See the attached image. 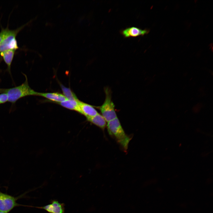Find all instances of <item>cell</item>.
Here are the masks:
<instances>
[{
    "instance_id": "6",
    "label": "cell",
    "mask_w": 213,
    "mask_h": 213,
    "mask_svg": "<svg viewBox=\"0 0 213 213\" xmlns=\"http://www.w3.org/2000/svg\"><path fill=\"white\" fill-rule=\"evenodd\" d=\"M20 29L15 30H10L7 29L3 30L4 36L3 40L0 43V52L9 50L8 47L10 43L13 39L15 38Z\"/></svg>"
},
{
    "instance_id": "15",
    "label": "cell",
    "mask_w": 213,
    "mask_h": 213,
    "mask_svg": "<svg viewBox=\"0 0 213 213\" xmlns=\"http://www.w3.org/2000/svg\"><path fill=\"white\" fill-rule=\"evenodd\" d=\"M4 38V33L2 30L0 33V43L2 41Z\"/></svg>"
},
{
    "instance_id": "8",
    "label": "cell",
    "mask_w": 213,
    "mask_h": 213,
    "mask_svg": "<svg viewBox=\"0 0 213 213\" xmlns=\"http://www.w3.org/2000/svg\"><path fill=\"white\" fill-rule=\"evenodd\" d=\"M79 106V113L84 115L86 118L95 116L99 113L92 105L80 101Z\"/></svg>"
},
{
    "instance_id": "1",
    "label": "cell",
    "mask_w": 213,
    "mask_h": 213,
    "mask_svg": "<svg viewBox=\"0 0 213 213\" xmlns=\"http://www.w3.org/2000/svg\"><path fill=\"white\" fill-rule=\"evenodd\" d=\"M106 127L109 135L113 137L125 151H127L131 138L123 129L117 117L107 122Z\"/></svg>"
},
{
    "instance_id": "13",
    "label": "cell",
    "mask_w": 213,
    "mask_h": 213,
    "mask_svg": "<svg viewBox=\"0 0 213 213\" xmlns=\"http://www.w3.org/2000/svg\"><path fill=\"white\" fill-rule=\"evenodd\" d=\"M60 86L63 95L67 99L71 100H78L76 95L70 88H66L62 85Z\"/></svg>"
},
{
    "instance_id": "10",
    "label": "cell",
    "mask_w": 213,
    "mask_h": 213,
    "mask_svg": "<svg viewBox=\"0 0 213 213\" xmlns=\"http://www.w3.org/2000/svg\"><path fill=\"white\" fill-rule=\"evenodd\" d=\"M87 120L104 130L106 127V122L101 114L98 113L93 117L87 118Z\"/></svg>"
},
{
    "instance_id": "17",
    "label": "cell",
    "mask_w": 213,
    "mask_h": 213,
    "mask_svg": "<svg viewBox=\"0 0 213 213\" xmlns=\"http://www.w3.org/2000/svg\"><path fill=\"white\" fill-rule=\"evenodd\" d=\"M0 92H1V89H0Z\"/></svg>"
},
{
    "instance_id": "2",
    "label": "cell",
    "mask_w": 213,
    "mask_h": 213,
    "mask_svg": "<svg viewBox=\"0 0 213 213\" xmlns=\"http://www.w3.org/2000/svg\"><path fill=\"white\" fill-rule=\"evenodd\" d=\"M25 80L21 85L15 87L6 89H1V92L6 93L8 96V101L15 103L18 100L28 96H38V92L32 89L28 85L27 76Z\"/></svg>"
},
{
    "instance_id": "7",
    "label": "cell",
    "mask_w": 213,
    "mask_h": 213,
    "mask_svg": "<svg viewBox=\"0 0 213 213\" xmlns=\"http://www.w3.org/2000/svg\"><path fill=\"white\" fill-rule=\"evenodd\" d=\"M36 207L44 209L49 213H65L64 204L55 200H51L49 204Z\"/></svg>"
},
{
    "instance_id": "5",
    "label": "cell",
    "mask_w": 213,
    "mask_h": 213,
    "mask_svg": "<svg viewBox=\"0 0 213 213\" xmlns=\"http://www.w3.org/2000/svg\"><path fill=\"white\" fill-rule=\"evenodd\" d=\"M149 32V30L147 29H142L137 27H131L121 30L120 33L124 38H128L143 36Z\"/></svg>"
},
{
    "instance_id": "14",
    "label": "cell",
    "mask_w": 213,
    "mask_h": 213,
    "mask_svg": "<svg viewBox=\"0 0 213 213\" xmlns=\"http://www.w3.org/2000/svg\"><path fill=\"white\" fill-rule=\"evenodd\" d=\"M8 101V96L6 93H4L0 94V104Z\"/></svg>"
},
{
    "instance_id": "16",
    "label": "cell",
    "mask_w": 213,
    "mask_h": 213,
    "mask_svg": "<svg viewBox=\"0 0 213 213\" xmlns=\"http://www.w3.org/2000/svg\"><path fill=\"white\" fill-rule=\"evenodd\" d=\"M0 213H6L0 211Z\"/></svg>"
},
{
    "instance_id": "11",
    "label": "cell",
    "mask_w": 213,
    "mask_h": 213,
    "mask_svg": "<svg viewBox=\"0 0 213 213\" xmlns=\"http://www.w3.org/2000/svg\"><path fill=\"white\" fill-rule=\"evenodd\" d=\"M79 100H71L67 99L57 104L67 109L75 110L79 113Z\"/></svg>"
},
{
    "instance_id": "9",
    "label": "cell",
    "mask_w": 213,
    "mask_h": 213,
    "mask_svg": "<svg viewBox=\"0 0 213 213\" xmlns=\"http://www.w3.org/2000/svg\"><path fill=\"white\" fill-rule=\"evenodd\" d=\"M38 96L44 97L53 102L58 103L67 99L64 95L58 92L39 93Z\"/></svg>"
},
{
    "instance_id": "12",
    "label": "cell",
    "mask_w": 213,
    "mask_h": 213,
    "mask_svg": "<svg viewBox=\"0 0 213 213\" xmlns=\"http://www.w3.org/2000/svg\"><path fill=\"white\" fill-rule=\"evenodd\" d=\"M15 51L14 50H8L1 52V55L7 65L9 70L14 57Z\"/></svg>"
},
{
    "instance_id": "4",
    "label": "cell",
    "mask_w": 213,
    "mask_h": 213,
    "mask_svg": "<svg viewBox=\"0 0 213 213\" xmlns=\"http://www.w3.org/2000/svg\"><path fill=\"white\" fill-rule=\"evenodd\" d=\"M16 199L0 192V211L7 213L18 205Z\"/></svg>"
},
{
    "instance_id": "3",
    "label": "cell",
    "mask_w": 213,
    "mask_h": 213,
    "mask_svg": "<svg viewBox=\"0 0 213 213\" xmlns=\"http://www.w3.org/2000/svg\"><path fill=\"white\" fill-rule=\"evenodd\" d=\"M106 95L104 103L99 107L101 114L107 122L117 117L114 104L111 99V92L108 88L105 89Z\"/></svg>"
}]
</instances>
